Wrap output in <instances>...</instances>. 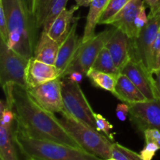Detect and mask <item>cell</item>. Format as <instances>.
<instances>
[{"label":"cell","mask_w":160,"mask_h":160,"mask_svg":"<svg viewBox=\"0 0 160 160\" xmlns=\"http://www.w3.org/2000/svg\"><path fill=\"white\" fill-rule=\"evenodd\" d=\"M2 89L6 95L5 101L15 115L19 133L31 138L51 141L82 149L62 126L60 120L55 113L44 109L27 88L8 84Z\"/></svg>","instance_id":"cell-1"},{"label":"cell","mask_w":160,"mask_h":160,"mask_svg":"<svg viewBox=\"0 0 160 160\" xmlns=\"http://www.w3.org/2000/svg\"><path fill=\"white\" fill-rule=\"evenodd\" d=\"M7 20V45L26 59L34 56L38 28L27 0H0Z\"/></svg>","instance_id":"cell-2"},{"label":"cell","mask_w":160,"mask_h":160,"mask_svg":"<svg viewBox=\"0 0 160 160\" xmlns=\"http://www.w3.org/2000/svg\"><path fill=\"white\" fill-rule=\"evenodd\" d=\"M22 149L32 160H104L86 151L58 142L17 134Z\"/></svg>","instance_id":"cell-3"},{"label":"cell","mask_w":160,"mask_h":160,"mask_svg":"<svg viewBox=\"0 0 160 160\" xmlns=\"http://www.w3.org/2000/svg\"><path fill=\"white\" fill-rule=\"evenodd\" d=\"M61 115V123L80 146L87 152L102 159L112 157L113 142L99 131L73 117L67 112Z\"/></svg>","instance_id":"cell-4"},{"label":"cell","mask_w":160,"mask_h":160,"mask_svg":"<svg viewBox=\"0 0 160 160\" xmlns=\"http://www.w3.org/2000/svg\"><path fill=\"white\" fill-rule=\"evenodd\" d=\"M0 159L32 160L23 152L19 143L15 115L4 100L0 102Z\"/></svg>","instance_id":"cell-5"},{"label":"cell","mask_w":160,"mask_h":160,"mask_svg":"<svg viewBox=\"0 0 160 160\" xmlns=\"http://www.w3.org/2000/svg\"><path fill=\"white\" fill-rule=\"evenodd\" d=\"M62 95L66 112L96 130L94 111L78 83L62 78Z\"/></svg>","instance_id":"cell-6"},{"label":"cell","mask_w":160,"mask_h":160,"mask_svg":"<svg viewBox=\"0 0 160 160\" xmlns=\"http://www.w3.org/2000/svg\"><path fill=\"white\" fill-rule=\"evenodd\" d=\"M116 28H109L95 34L92 38L85 42H81L73 62L66 71L64 78L71 72L78 70L86 76L87 72L92 68L97 56L115 32Z\"/></svg>","instance_id":"cell-7"},{"label":"cell","mask_w":160,"mask_h":160,"mask_svg":"<svg viewBox=\"0 0 160 160\" xmlns=\"http://www.w3.org/2000/svg\"><path fill=\"white\" fill-rule=\"evenodd\" d=\"M28 59L14 50L7 44L0 42V84L2 88L8 84H17L27 88L25 71Z\"/></svg>","instance_id":"cell-8"},{"label":"cell","mask_w":160,"mask_h":160,"mask_svg":"<svg viewBox=\"0 0 160 160\" xmlns=\"http://www.w3.org/2000/svg\"><path fill=\"white\" fill-rule=\"evenodd\" d=\"M148 22L138 35L130 38L129 52L131 59L142 62L148 69L150 51L160 29V12L148 15Z\"/></svg>","instance_id":"cell-9"},{"label":"cell","mask_w":160,"mask_h":160,"mask_svg":"<svg viewBox=\"0 0 160 160\" xmlns=\"http://www.w3.org/2000/svg\"><path fill=\"white\" fill-rule=\"evenodd\" d=\"M130 121L140 132L148 129L160 131V98L129 104Z\"/></svg>","instance_id":"cell-10"},{"label":"cell","mask_w":160,"mask_h":160,"mask_svg":"<svg viewBox=\"0 0 160 160\" xmlns=\"http://www.w3.org/2000/svg\"><path fill=\"white\" fill-rule=\"evenodd\" d=\"M31 96L46 110L53 113L66 112L62 95V78L28 88Z\"/></svg>","instance_id":"cell-11"},{"label":"cell","mask_w":160,"mask_h":160,"mask_svg":"<svg viewBox=\"0 0 160 160\" xmlns=\"http://www.w3.org/2000/svg\"><path fill=\"white\" fill-rule=\"evenodd\" d=\"M120 73L126 75L148 100L160 98L156 88L153 73L142 62L130 59Z\"/></svg>","instance_id":"cell-12"},{"label":"cell","mask_w":160,"mask_h":160,"mask_svg":"<svg viewBox=\"0 0 160 160\" xmlns=\"http://www.w3.org/2000/svg\"><path fill=\"white\" fill-rule=\"evenodd\" d=\"M58 78H61L60 73L55 65L42 62L34 56L28 59L25 71L27 88H31Z\"/></svg>","instance_id":"cell-13"},{"label":"cell","mask_w":160,"mask_h":160,"mask_svg":"<svg viewBox=\"0 0 160 160\" xmlns=\"http://www.w3.org/2000/svg\"><path fill=\"white\" fill-rule=\"evenodd\" d=\"M144 4L143 0H131L106 25H112L114 28L121 30L130 38L137 37L139 31L135 25L136 17Z\"/></svg>","instance_id":"cell-14"},{"label":"cell","mask_w":160,"mask_h":160,"mask_svg":"<svg viewBox=\"0 0 160 160\" xmlns=\"http://www.w3.org/2000/svg\"><path fill=\"white\" fill-rule=\"evenodd\" d=\"M78 20V19L75 20L67 37L61 43L55 62V66L59 70L61 78H64L66 71L73 62L77 52L82 42V38H80L77 34Z\"/></svg>","instance_id":"cell-15"},{"label":"cell","mask_w":160,"mask_h":160,"mask_svg":"<svg viewBox=\"0 0 160 160\" xmlns=\"http://www.w3.org/2000/svg\"><path fill=\"white\" fill-rule=\"evenodd\" d=\"M69 0H39L35 14V22L38 29L47 31L55 19L66 9Z\"/></svg>","instance_id":"cell-16"},{"label":"cell","mask_w":160,"mask_h":160,"mask_svg":"<svg viewBox=\"0 0 160 160\" xmlns=\"http://www.w3.org/2000/svg\"><path fill=\"white\" fill-rule=\"evenodd\" d=\"M129 44L130 38L121 30L116 28L115 32L106 45L120 72L131 59Z\"/></svg>","instance_id":"cell-17"},{"label":"cell","mask_w":160,"mask_h":160,"mask_svg":"<svg viewBox=\"0 0 160 160\" xmlns=\"http://www.w3.org/2000/svg\"><path fill=\"white\" fill-rule=\"evenodd\" d=\"M78 8L79 6L75 5L70 9L66 8L60 12V14L52 22L49 29L45 31L50 38L60 44L65 40L71 29L73 23L77 19H78L74 17V13Z\"/></svg>","instance_id":"cell-18"},{"label":"cell","mask_w":160,"mask_h":160,"mask_svg":"<svg viewBox=\"0 0 160 160\" xmlns=\"http://www.w3.org/2000/svg\"><path fill=\"white\" fill-rule=\"evenodd\" d=\"M112 95L122 102L131 103L147 101V98L135 84L125 74L120 73L117 77L115 91Z\"/></svg>","instance_id":"cell-19"},{"label":"cell","mask_w":160,"mask_h":160,"mask_svg":"<svg viewBox=\"0 0 160 160\" xmlns=\"http://www.w3.org/2000/svg\"><path fill=\"white\" fill-rule=\"evenodd\" d=\"M61 44L53 40L45 31H42L34 52V57L45 63L55 65Z\"/></svg>","instance_id":"cell-20"},{"label":"cell","mask_w":160,"mask_h":160,"mask_svg":"<svg viewBox=\"0 0 160 160\" xmlns=\"http://www.w3.org/2000/svg\"><path fill=\"white\" fill-rule=\"evenodd\" d=\"M109 0H94L89 6V12L86 17V23L83 34L82 42L90 40L95 35V28L107 6Z\"/></svg>","instance_id":"cell-21"},{"label":"cell","mask_w":160,"mask_h":160,"mask_svg":"<svg viewBox=\"0 0 160 160\" xmlns=\"http://www.w3.org/2000/svg\"><path fill=\"white\" fill-rule=\"evenodd\" d=\"M86 77L88 78L94 87L108 91L113 94L118 75L91 68L86 73Z\"/></svg>","instance_id":"cell-22"},{"label":"cell","mask_w":160,"mask_h":160,"mask_svg":"<svg viewBox=\"0 0 160 160\" xmlns=\"http://www.w3.org/2000/svg\"><path fill=\"white\" fill-rule=\"evenodd\" d=\"M92 68L116 75H119L120 73V71L112 59V56L106 46L102 49L98 56H97Z\"/></svg>","instance_id":"cell-23"},{"label":"cell","mask_w":160,"mask_h":160,"mask_svg":"<svg viewBox=\"0 0 160 160\" xmlns=\"http://www.w3.org/2000/svg\"><path fill=\"white\" fill-rule=\"evenodd\" d=\"M130 1L131 0H109L98 24H107L108 22L118 14Z\"/></svg>","instance_id":"cell-24"},{"label":"cell","mask_w":160,"mask_h":160,"mask_svg":"<svg viewBox=\"0 0 160 160\" xmlns=\"http://www.w3.org/2000/svg\"><path fill=\"white\" fill-rule=\"evenodd\" d=\"M112 158L117 160H144L140 154L117 142L112 143Z\"/></svg>","instance_id":"cell-25"},{"label":"cell","mask_w":160,"mask_h":160,"mask_svg":"<svg viewBox=\"0 0 160 160\" xmlns=\"http://www.w3.org/2000/svg\"><path fill=\"white\" fill-rule=\"evenodd\" d=\"M148 69L152 73L160 69V29L150 51Z\"/></svg>","instance_id":"cell-26"},{"label":"cell","mask_w":160,"mask_h":160,"mask_svg":"<svg viewBox=\"0 0 160 160\" xmlns=\"http://www.w3.org/2000/svg\"><path fill=\"white\" fill-rule=\"evenodd\" d=\"M94 117L96 123V130L99 132H102L112 142H114V135L112 133V130L113 126L110 123V122L106 120L102 114L94 112Z\"/></svg>","instance_id":"cell-27"},{"label":"cell","mask_w":160,"mask_h":160,"mask_svg":"<svg viewBox=\"0 0 160 160\" xmlns=\"http://www.w3.org/2000/svg\"><path fill=\"white\" fill-rule=\"evenodd\" d=\"M0 36H1V40L7 44L8 38H9L7 20L3 6L1 3H0Z\"/></svg>","instance_id":"cell-28"},{"label":"cell","mask_w":160,"mask_h":160,"mask_svg":"<svg viewBox=\"0 0 160 160\" xmlns=\"http://www.w3.org/2000/svg\"><path fill=\"white\" fill-rule=\"evenodd\" d=\"M145 143V148L141 151L140 156L144 160H152L159 148L154 142H148Z\"/></svg>","instance_id":"cell-29"},{"label":"cell","mask_w":160,"mask_h":160,"mask_svg":"<svg viewBox=\"0 0 160 160\" xmlns=\"http://www.w3.org/2000/svg\"><path fill=\"white\" fill-rule=\"evenodd\" d=\"M145 142H152L159 146L160 149V131L157 129H148L143 133Z\"/></svg>","instance_id":"cell-30"},{"label":"cell","mask_w":160,"mask_h":160,"mask_svg":"<svg viewBox=\"0 0 160 160\" xmlns=\"http://www.w3.org/2000/svg\"><path fill=\"white\" fill-rule=\"evenodd\" d=\"M130 106L129 104L125 102L120 103L117 106L116 109V115L117 119L121 122H124L127 120L128 117L129 116Z\"/></svg>","instance_id":"cell-31"},{"label":"cell","mask_w":160,"mask_h":160,"mask_svg":"<svg viewBox=\"0 0 160 160\" xmlns=\"http://www.w3.org/2000/svg\"><path fill=\"white\" fill-rule=\"evenodd\" d=\"M145 9H146V6L145 4L142 6L140 11H139L137 17H136L135 20V25L137 29L140 32L141 30L144 28L146 23L148 22V16L146 15V12H145Z\"/></svg>","instance_id":"cell-32"},{"label":"cell","mask_w":160,"mask_h":160,"mask_svg":"<svg viewBox=\"0 0 160 160\" xmlns=\"http://www.w3.org/2000/svg\"><path fill=\"white\" fill-rule=\"evenodd\" d=\"M147 7L150 9L148 15H155L160 12V0H143Z\"/></svg>","instance_id":"cell-33"},{"label":"cell","mask_w":160,"mask_h":160,"mask_svg":"<svg viewBox=\"0 0 160 160\" xmlns=\"http://www.w3.org/2000/svg\"><path fill=\"white\" fill-rule=\"evenodd\" d=\"M84 76H85V75H84L83 73H81V71L75 70V71L71 72V73L67 77V78H68V79L70 80V81H72V82L78 83V84H80V83L82 81Z\"/></svg>","instance_id":"cell-34"},{"label":"cell","mask_w":160,"mask_h":160,"mask_svg":"<svg viewBox=\"0 0 160 160\" xmlns=\"http://www.w3.org/2000/svg\"><path fill=\"white\" fill-rule=\"evenodd\" d=\"M38 1L39 0H27L30 11H31V14H32L33 17H34V19H35L36 10H37Z\"/></svg>","instance_id":"cell-35"},{"label":"cell","mask_w":160,"mask_h":160,"mask_svg":"<svg viewBox=\"0 0 160 160\" xmlns=\"http://www.w3.org/2000/svg\"><path fill=\"white\" fill-rule=\"evenodd\" d=\"M153 75H154L156 88V89H157L158 94H159L160 98V69L153 72Z\"/></svg>","instance_id":"cell-36"},{"label":"cell","mask_w":160,"mask_h":160,"mask_svg":"<svg viewBox=\"0 0 160 160\" xmlns=\"http://www.w3.org/2000/svg\"><path fill=\"white\" fill-rule=\"evenodd\" d=\"M94 0H75L76 2V5H78L79 7H88L91 5V3L93 2Z\"/></svg>","instance_id":"cell-37"},{"label":"cell","mask_w":160,"mask_h":160,"mask_svg":"<svg viewBox=\"0 0 160 160\" xmlns=\"http://www.w3.org/2000/svg\"><path fill=\"white\" fill-rule=\"evenodd\" d=\"M104 160H117V159H113V158H109V159H104Z\"/></svg>","instance_id":"cell-38"}]
</instances>
